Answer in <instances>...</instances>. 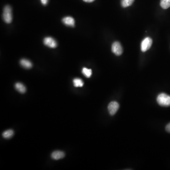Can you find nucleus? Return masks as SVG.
Segmentation results:
<instances>
[{
  "label": "nucleus",
  "mask_w": 170,
  "mask_h": 170,
  "mask_svg": "<svg viewBox=\"0 0 170 170\" xmlns=\"http://www.w3.org/2000/svg\"><path fill=\"white\" fill-rule=\"evenodd\" d=\"M119 106L118 103L116 101H112L108 106V110L111 116L114 115L119 108Z\"/></svg>",
  "instance_id": "39448f33"
},
{
  "label": "nucleus",
  "mask_w": 170,
  "mask_h": 170,
  "mask_svg": "<svg viewBox=\"0 0 170 170\" xmlns=\"http://www.w3.org/2000/svg\"><path fill=\"white\" fill-rule=\"evenodd\" d=\"M15 87L16 89L21 93H25L26 91V88L25 86L23 84L20 83V82L16 83L15 85Z\"/></svg>",
  "instance_id": "9d476101"
},
{
  "label": "nucleus",
  "mask_w": 170,
  "mask_h": 170,
  "mask_svg": "<svg viewBox=\"0 0 170 170\" xmlns=\"http://www.w3.org/2000/svg\"><path fill=\"white\" fill-rule=\"evenodd\" d=\"M157 102L163 107L170 106V96L165 93H161L157 97Z\"/></svg>",
  "instance_id": "f257e3e1"
},
{
  "label": "nucleus",
  "mask_w": 170,
  "mask_h": 170,
  "mask_svg": "<svg viewBox=\"0 0 170 170\" xmlns=\"http://www.w3.org/2000/svg\"><path fill=\"white\" fill-rule=\"evenodd\" d=\"M2 17L4 21L7 24L11 23L12 20V8L9 5H6L4 7Z\"/></svg>",
  "instance_id": "f03ea898"
},
{
  "label": "nucleus",
  "mask_w": 170,
  "mask_h": 170,
  "mask_svg": "<svg viewBox=\"0 0 170 170\" xmlns=\"http://www.w3.org/2000/svg\"><path fill=\"white\" fill-rule=\"evenodd\" d=\"M73 82L74 86L75 87H82L84 85V82L81 78H74Z\"/></svg>",
  "instance_id": "ddd939ff"
},
{
  "label": "nucleus",
  "mask_w": 170,
  "mask_h": 170,
  "mask_svg": "<svg viewBox=\"0 0 170 170\" xmlns=\"http://www.w3.org/2000/svg\"><path fill=\"white\" fill-rule=\"evenodd\" d=\"M21 66L24 68L26 69H30L32 67V63L31 62L27 59H23L20 61Z\"/></svg>",
  "instance_id": "1a4fd4ad"
},
{
  "label": "nucleus",
  "mask_w": 170,
  "mask_h": 170,
  "mask_svg": "<svg viewBox=\"0 0 170 170\" xmlns=\"http://www.w3.org/2000/svg\"><path fill=\"white\" fill-rule=\"evenodd\" d=\"M166 131L170 133V123H168L166 127Z\"/></svg>",
  "instance_id": "dca6fc26"
},
{
  "label": "nucleus",
  "mask_w": 170,
  "mask_h": 170,
  "mask_svg": "<svg viewBox=\"0 0 170 170\" xmlns=\"http://www.w3.org/2000/svg\"><path fill=\"white\" fill-rule=\"evenodd\" d=\"M111 51L117 56L122 55L123 53V48L121 43L119 42H114L111 46Z\"/></svg>",
  "instance_id": "20e7f679"
},
{
  "label": "nucleus",
  "mask_w": 170,
  "mask_h": 170,
  "mask_svg": "<svg viewBox=\"0 0 170 170\" xmlns=\"http://www.w3.org/2000/svg\"><path fill=\"white\" fill-rule=\"evenodd\" d=\"M134 1V0H122L121 4L122 7L126 8V7L131 6Z\"/></svg>",
  "instance_id": "4468645a"
},
{
  "label": "nucleus",
  "mask_w": 170,
  "mask_h": 170,
  "mask_svg": "<svg viewBox=\"0 0 170 170\" xmlns=\"http://www.w3.org/2000/svg\"><path fill=\"white\" fill-rule=\"evenodd\" d=\"M62 21L63 23L67 26L74 27L75 26V20L71 17H66L62 19Z\"/></svg>",
  "instance_id": "0eeeda50"
},
{
  "label": "nucleus",
  "mask_w": 170,
  "mask_h": 170,
  "mask_svg": "<svg viewBox=\"0 0 170 170\" xmlns=\"http://www.w3.org/2000/svg\"><path fill=\"white\" fill-rule=\"evenodd\" d=\"M13 135H14V131L12 130H7L2 133V137L4 138L7 139L12 138Z\"/></svg>",
  "instance_id": "9b49d317"
},
{
  "label": "nucleus",
  "mask_w": 170,
  "mask_h": 170,
  "mask_svg": "<svg viewBox=\"0 0 170 170\" xmlns=\"http://www.w3.org/2000/svg\"><path fill=\"white\" fill-rule=\"evenodd\" d=\"M41 2L42 5H46L48 2V0H41Z\"/></svg>",
  "instance_id": "f3484780"
},
{
  "label": "nucleus",
  "mask_w": 170,
  "mask_h": 170,
  "mask_svg": "<svg viewBox=\"0 0 170 170\" xmlns=\"http://www.w3.org/2000/svg\"><path fill=\"white\" fill-rule=\"evenodd\" d=\"M160 5L163 9H167L170 7V0H161Z\"/></svg>",
  "instance_id": "f8f14e48"
},
{
  "label": "nucleus",
  "mask_w": 170,
  "mask_h": 170,
  "mask_svg": "<svg viewBox=\"0 0 170 170\" xmlns=\"http://www.w3.org/2000/svg\"><path fill=\"white\" fill-rule=\"evenodd\" d=\"M82 73L83 75L86 78H90L92 75V70L91 69H87L86 68H83L82 70Z\"/></svg>",
  "instance_id": "2eb2a0df"
},
{
  "label": "nucleus",
  "mask_w": 170,
  "mask_h": 170,
  "mask_svg": "<svg viewBox=\"0 0 170 170\" xmlns=\"http://www.w3.org/2000/svg\"><path fill=\"white\" fill-rule=\"evenodd\" d=\"M65 156L64 152L61 151H55L52 153L51 157L54 160H59L63 158Z\"/></svg>",
  "instance_id": "6e6552de"
},
{
  "label": "nucleus",
  "mask_w": 170,
  "mask_h": 170,
  "mask_svg": "<svg viewBox=\"0 0 170 170\" xmlns=\"http://www.w3.org/2000/svg\"><path fill=\"white\" fill-rule=\"evenodd\" d=\"M44 43L46 46L52 48H54L57 46L56 41L51 37H45L44 40Z\"/></svg>",
  "instance_id": "423d86ee"
},
{
  "label": "nucleus",
  "mask_w": 170,
  "mask_h": 170,
  "mask_svg": "<svg viewBox=\"0 0 170 170\" xmlns=\"http://www.w3.org/2000/svg\"><path fill=\"white\" fill-rule=\"evenodd\" d=\"M83 1L86 2H92L94 1L95 0H83Z\"/></svg>",
  "instance_id": "a211bd4d"
},
{
  "label": "nucleus",
  "mask_w": 170,
  "mask_h": 170,
  "mask_svg": "<svg viewBox=\"0 0 170 170\" xmlns=\"http://www.w3.org/2000/svg\"><path fill=\"white\" fill-rule=\"evenodd\" d=\"M153 41L152 39L149 37H146L142 42L141 44V50L142 52H145L150 48L152 46Z\"/></svg>",
  "instance_id": "7ed1b4c3"
}]
</instances>
